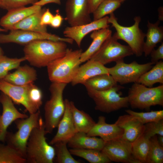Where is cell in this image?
<instances>
[{
  "mask_svg": "<svg viewBox=\"0 0 163 163\" xmlns=\"http://www.w3.org/2000/svg\"><path fill=\"white\" fill-rule=\"evenodd\" d=\"M51 3H54L58 5L61 4V0H40L34 5L42 6Z\"/></svg>",
  "mask_w": 163,
  "mask_h": 163,
  "instance_id": "cell-45",
  "label": "cell"
},
{
  "mask_svg": "<svg viewBox=\"0 0 163 163\" xmlns=\"http://www.w3.org/2000/svg\"><path fill=\"white\" fill-rule=\"evenodd\" d=\"M38 0H2L0 7L9 10L14 8L35 4Z\"/></svg>",
  "mask_w": 163,
  "mask_h": 163,
  "instance_id": "cell-39",
  "label": "cell"
},
{
  "mask_svg": "<svg viewBox=\"0 0 163 163\" xmlns=\"http://www.w3.org/2000/svg\"><path fill=\"white\" fill-rule=\"evenodd\" d=\"M123 88L119 85L103 91L87 89L88 94L94 102L95 109L100 111L109 113L129 105L127 96L122 97V93L118 92Z\"/></svg>",
  "mask_w": 163,
  "mask_h": 163,
  "instance_id": "cell-7",
  "label": "cell"
},
{
  "mask_svg": "<svg viewBox=\"0 0 163 163\" xmlns=\"http://www.w3.org/2000/svg\"><path fill=\"white\" fill-rule=\"evenodd\" d=\"M40 40L61 41L71 44L74 42L71 39L61 37L48 32L41 33L20 30H12L8 34H0V43H13L25 45L33 41Z\"/></svg>",
  "mask_w": 163,
  "mask_h": 163,
  "instance_id": "cell-11",
  "label": "cell"
},
{
  "mask_svg": "<svg viewBox=\"0 0 163 163\" xmlns=\"http://www.w3.org/2000/svg\"><path fill=\"white\" fill-rule=\"evenodd\" d=\"M112 34V30L109 28H103L92 32L90 37L92 40V41L88 48L85 52H82L80 57L81 63L89 60Z\"/></svg>",
  "mask_w": 163,
  "mask_h": 163,
  "instance_id": "cell-25",
  "label": "cell"
},
{
  "mask_svg": "<svg viewBox=\"0 0 163 163\" xmlns=\"http://www.w3.org/2000/svg\"><path fill=\"white\" fill-rule=\"evenodd\" d=\"M143 134L149 139L155 135L163 136V119L144 124Z\"/></svg>",
  "mask_w": 163,
  "mask_h": 163,
  "instance_id": "cell-38",
  "label": "cell"
},
{
  "mask_svg": "<svg viewBox=\"0 0 163 163\" xmlns=\"http://www.w3.org/2000/svg\"><path fill=\"white\" fill-rule=\"evenodd\" d=\"M46 9L42 8L14 25L10 30H20L41 33H47L46 26L40 24L42 15Z\"/></svg>",
  "mask_w": 163,
  "mask_h": 163,
  "instance_id": "cell-27",
  "label": "cell"
},
{
  "mask_svg": "<svg viewBox=\"0 0 163 163\" xmlns=\"http://www.w3.org/2000/svg\"><path fill=\"white\" fill-rule=\"evenodd\" d=\"M66 43L47 40L34 41L25 45L23 50L24 56L33 66H47L65 54L68 49Z\"/></svg>",
  "mask_w": 163,
  "mask_h": 163,
  "instance_id": "cell-1",
  "label": "cell"
},
{
  "mask_svg": "<svg viewBox=\"0 0 163 163\" xmlns=\"http://www.w3.org/2000/svg\"><path fill=\"white\" fill-rule=\"evenodd\" d=\"M30 96L32 103L39 109L42 104V94L41 90L34 84L30 89Z\"/></svg>",
  "mask_w": 163,
  "mask_h": 163,
  "instance_id": "cell-40",
  "label": "cell"
},
{
  "mask_svg": "<svg viewBox=\"0 0 163 163\" xmlns=\"http://www.w3.org/2000/svg\"><path fill=\"white\" fill-rule=\"evenodd\" d=\"M65 12V19L70 26L80 25L92 21L88 0H67Z\"/></svg>",
  "mask_w": 163,
  "mask_h": 163,
  "instance_id": "cell-14",
  "label": "cell"
},
{
  "mask_svg": "<svg viewBox=\"0 0 163 163\" xmlns=\"http://www.w3.org/2000/svg\"><path fill=\"white\" fill-rule=\"evenodd\" d=\"M72 155L82 158L91 163H109L111 162L101 151L93 149H71Z\"/></svg>",
  "mask_w": 163,
  "mask_h": 163,
  "instance_id": "cell-30",
  "label": "cell"
},
{
  "mask_svg": "<svg viewBox=\"0 0 163 163\" xmlns=\"http://www.w3.org/2000/svg\"><path fill=\"white\" fill-rule=\"evenodd\" d=\"M129 103L133 108L148 109L152 106H163V85L147 87L135 82L129 89Z\"/></svg>",
  "mask_w": 163,
  "mask_h": 163,
  "instance_id": "cell-6",
  "label": "cell"
},
{
  "mask_svg": "<svg viewBox=\"0 0 163 163\" xmlns=\"http://www.w3.org/2000/svg\"><path fill=\"white\" fill-rule=\"evenodd\" d=\"M158 139L159 143L162 146H163V136H159Z\"/></svg>",
  "mask_w": 163,
  "mask_h": 163,
  "instance_id": "cell-48",
  "label": "cell"
},
{
  "mask_svg": "<svg viewBox=\"0 0 163 163\" xmlns=\"http://www.w3.org/2000/svg\"><path fill=\"white\" fill-rule=\"evenodd\" d=\"M123 130L115 123L109 124L104 116L98 117L97 122L87 134L91 136H99L105 142L122 138Z\"/></svg>",
  "mask_w": 163,
  "mask_h": 163,
  "instance_id": "cell-19",
  "label": "cell"
},
{
  "mask_svg": "<svg viewBox=\"0 0 163 163\" xmlns=\"http://www.w3.org/2000/svg\"><path fill=\"white\" fill-rule=\"evenodd\" d=\"M116 0L119 1L122 3L126 0Z\"/></svg>",
  "mask_w": 163,
  "mask_h": 163,
  "instance_id": "cell-49",
  "label": "cell"
},
{
  "mask_svg": "<svg viewBox=\"0 0 163 163\" xmlns=\"http://www.w3.org/2000/svg\"><path fill=\"white\" fill-rule=\"evenodd\" d=\"M67 142L61 141L54 144V147L56 156V161L58 163H80L81 161L74 158L68 149Z\"/></svg>",
  "mask_w": 163,
  "mask_h": 163,
  "instance_id": "cell-35",
  "label": "cell"
},
{
  "mask_svg": "<svg viewBox=\"0 0 163 163\" xmlns=\"http://www.w3.org/2000/svg\"><path fill=\"white\" fill-rule=\"evenodd\" d=\"M151 62L155 64L160 60L163 59V42L156 49H154L151 52Z\"/></svg>",
  "mask_w": 163,
  "mask_h": 163,
  "instance_id": "cell-41",
  "label": "cell"
},
{
  "mask_svg": "<svg viewBox=\"0 0 163 163\" xmlns=\"http://www.w3.org/2000/svg\"><path fill=\"white\" fill-rule=\"evenodd\" d=\"M150 146L146 163H162L163 146L159 143L157 135L149 139Z\"/></svg>",
  "mask_w": 163,
  "mask_h": 163,
  "instance_id": "cell-33",
  "label": "cell"
},
{
  "mask_svg": "<svg viewBox=\"0 0 163 163\" xmlns=\"http://www.w3.org/2000/svg\"><path fill=\"white\" fill-rule=\"evenodd\" d=\"M105 74H109L107 67L98 62L89 59L80 66L71 83L73 86L78 84L83 85L93 77Z\"/></svg>",
  "mask_w": 163,
  "mask_h": 163,
  "instance_id": "cell-21",
  "label": "cell"
},
{
  "mask_svg": "<svg viewBox=\"0 0 163 163\" xmlns=\"http://www.w3.org/2000/svg\"><path fill=\"white\" fill-rule=\"evenodd\" d=\"M105 142L101 138L91 136L82 132H76L69 140L68 146L71 149H93L101 151Z\"/></svg>",
  "mask_w": 163,
  "mask_h": 163,
  "instance_id": "cell-22",
  "label": "cell"
},
{
  "mask_svg": "<svg viewBox=\"0 0 163 163\" xmlns=\"http://www.w3.org/2000/svg\"><path fill=\"white\" fill-rule=\"evenodd\" d=\"M26 158L15 149L7 144L0 143V163H25Z\"/></svg>",
  "mask_w": 163,
  "mask_h": 163,
  "instance_id": "cell-32",
  "label": "cell"
},
{
  "mask_svg": "<svg viewBox=\"0 0 163 163\" xmlns=\"http://www.w3.org/2000/svg\"><path fill=\"white\" fill-rule=\"evenodd\" d=\"M0 103L2 106V113L0 116V142H4L7 129L12 123L18 119L26 118L28 116L19 111L11 98L2 92L0 95Z\"/></svg>",
  "mask_w": 163,
  "mask_h": 163,
  "instance_id": "cell-15",
  "label": "cell"
},
{
  "mask_svg": "<svg viewBox=\"0 0 163 163\" xmlns=\"http://www.w3.org/2000/svg\"><path fill=\"white\" fill-rule=\"evenodd\" d=\"M114 123L123 129L122 138L131 143L144 133V125L128 114L119 116Z\"/></svg>",
  "mask_w": 163,
  "mask_h": 163,
  "instance_id": "cell-18",
  "label": "cell"
},
{
  "mask_svg": "<svg viewBox=\"0 0 163 163\" xmlns=\"http://www.w3.org/2000/svg\"><path fill=\"white\" fill-rule=\"evenodd\" d=\"M53 16L49 8L46 9L41 17V24L44 26L50 25Z\"/></svg>",
  "mask_w": 163,
  "mask_h": 163,
  "instance_id": "cell-42",
  "label": "cell"
},
{
  "mask_svg": "<svg viewBox=\"0 0 163 163\" xmlns=\"http://www.w3.org/2000/svg\"><path fill=\"white\" fill-rule=\"evenodd\" d=\"M109 17L105 16L98 20L83 25L66 27L63 31L66 38L75 41L79 47L84 38L88 34L103 28H109Z\"/></svg>",
  "mask_w": 163,
  "mask_h": 163,
  "instance_id": "cell-16",
  "label": "cell"
},
{
  "mask_svg": "<svg viewBox=\"0 0 163 163\" xmlns=\"http://www.w3.org/2000/svg\"><path fill=\"white\" fill-rule=\"evenodd\" d=\"M125 111L128 114L136 118L143 124L158 121L163 119V110L152 111L146 112H138L131 110H127Z\"/></svg>",
  "mask_w": 163,
  "mask_h": 163,
  "instance_id": "cell-36",
  "label": "cell"
},
{
  "mask_svg": "<svg viewBox=\"0 0 163 163\" xmlns=\"http://www.w3.org/2000/svg\"><path fill=\"white\" fill-rule=\"evenodd\" d=\"M33 84L32 82L24 85H17L0 79V91L9 97L15 104L23 105L30 114L36 112L39 109L30 98V91Z\"/></svg>",
  "mask_w": 163,
  "mask_h": 163,
  "instance_id": "cell-12",
  "label": "cell"
},
{
  "mask_svg": "<svg viewBox=\"0 0 163 163\" xmlns=\"http://www.w3.org/2000/svg\"><path fill=\"white\" fill-rule=\"evenodd\" d=\"M63 20V18L57 11L56 14L53 16L50 25L53 28H58L61 25Z\"/></svg>",
  "mask_w": 163,
  "mask_h": 163,
  "instance_id": "cell-43",
  "label": "cell"
},
{
  "mask_svg": "<svg viewBox=\"0 0 163 163\" xmlns=\"http://www.w3.org/2000/svg\"><path fill=\"white\" fill-rule=\"evenodd\" d=\"M116 62L114 66L107 68L108 73L117 83L122 85L136 82L140 77L154 64L151 62L139 64L136 61L127 64L124 62L123 59Z\"/></svg>",
  "mask_w": 163,
  "mask_h": 163,
  "instance_id": "cell-9",
  "label": "cell"
},
{
  "mask_svg": "<svg viewBox=\"0 0 163 163\" xmlns=\"http://www.w3.org/2000/svg\"><path fill=\"white\" fill-rule=\"evenodd\" d=\"M69 104L76 133L87 134L96 123L89 114L78 109L73 101H70Z\"/></svg>",
  "mask_w": 163,
  "mask_h": 163,
  "instance_id": "cell-26",
  "label": "cell"
},
{
  "mask_svg": "<svg viewBox=\"0 0 163 163\" xmlns=\"http://www.w3.org/2000/svg\"><path fill=\"white\" fill-rule=\"evenodd\" d=\"M117 83L109 74H102L93 77L83 84L87 89L103 91L117 85Z\"/></svg>",
  "mask_w": 163,
  "mask_h": 163,
  "instance_id": "cell-29",
  "label": "cell"
},
{
  "mask_svg": "<svg viewBox=\"0 0 163 163\" xmlns=\"http://www.w3.org/2000/svg\"><path fill=\"white\" fill-rule=\"evenodd\" d=\"M128 45H122L113 34L107 38L99 50L89 59L104 65L112 62H116L127 56L133 55Z\"/></svg>",
  "mask_w": 163,
  "mask_h": 163,
  "instance_id": "cell-10",
  "label": "cell"
},
{
  "mask_svg": "<svg viewBox=\"0 0 163 163\" xmlns=\"http://www.w3.org/2000/svg\"><path fill=\"white\" fill-rule=\"evenodd\" d=\"M121 3L116 0H104L92 13L93 20L101 19L113 13L121 6Z\"/></svg>",
  "mask_w": 163,
  "mask_h": 163,
  "instance_id": "cell-34",
  "label": "cell"
},
{
  "mask_svg": "<svg viewBox=\"0 0 163 163\" xmlns=\"http://www.w3.org/2000/svg\"><path fill=\"white\" fill-rule=\"evenodd\" d=\"M81 49L68 48L65 54L50 63L46 66L49 80L52 82L71 83L82 63Z\"/></svg>",
  "mask_w": 163,
  "mask_h": 163,
  "instance_id": "cell-3",
  "label": "cell"
},
{
  "mask_svg": "<svg viewBox=\"0 0 163 163\" xmlns=\"http://www.w3.org/2000/svg\"><path fill=\"white\" fill-rule=\"evenodd\" d=\"M132 143L120 138L105 142L101 151L111 161L138 163L133 157Z\"/></svg>",
  "mask_w": 163,
  "mask_h": 163,
  "instance_id": "cell-13",
  "label": "cell"
},
{
  "mask_svg": "<svg viewBox=\"0 0 163 163\" xmlns=\"http://www.w3.org/2000/svg\"><path fill=\"white\" fill-rule=\"evenodd\" d=\"M149 146V139L143 134L132 143V154L138 163H146Z\"/></svg>",
  "mask_w": 163,
  "mask_h": 163,
  "instance_id": "cell-31",
  "label": "cell"
},
{
  "mask_svg": "<svg viewBox=\"0 0 163 163\" xmlns=\"http://www.w3.org/2000/svg\"><path fill=\"white\" fill-rule=\"evenodd\" d=\"M160 23L159 20L154 23L148 21V29L145 34L146 39L143 47V53L146 57L150 54L157 44L162 42L163 40V27L159 26Z\"/></svg>",
  "mask_w": 163,
  "mask_h": 163,
  "instance_id": "cell-24",
  "label": "cell"
},
{
  "mask_svg": "<svg viewBox=\"0 0 163 163\" xmlns=\"http://www.w3.org/2000/svg\"><path fill=\"white\" fill-rule=\"evenodd\" d=\"M25 60L24 56L19 58H12L2 55L0 56V79H3L8 74V72L17 69L21 63Z\"/></svg>",
  "mask_w": 163,
  "mask_h": 163,
  "instance_id": "cell-37",
  "label": "cell"
},
{
  "mask_svg": "<svg viewBox=\"0 0 163 163\" xmlns=\"http://www.w3.org/2000/svg\"><path fill=\"white\" fill-rule=\"evenodd\" d=\"M37 75L34 68L27 65L19 66L14 72L8 74L3 79L11 84L24 85L33 82Z\"/></svg>",
  "mask_w": 163,
  "mask_h": 163,
  "instance_id": "cell-23",
  "label": "cell"
},
{
  "mask_svg": "<svg viewBox=\"0 0 163 163\" xmlns=\"http://www.w3.org/2000/svg\"><path fill=\"white\" fill-rule=\"evenodd\" d=\"M108 21L114 28L116 32L113 35L118 40L124 41L130 47L134 54L138 57L141 56L143 53V47L145 34L139 27L141 21L139 16H136L134 18V23L129 27H125L120 25L118 22L117 19L113 13L110 14Z\"/></svg>",
  "mask_w": 163,
  "mask_h": 163,
  "instance_id": "cell-5",
  "label": "cell"
},
{
  "mask_svg": "<svg viewBox=\"0 0 163 163\" xmlns=\"http://www.w3.org/2000/svg\"><path fill=\"white\" fill-rule=\"evenodd\" d=\"M44 121L40 117L37 126L32 130L26 149V162L53 163L55 156L54 147L46 141Z\"/></svg>",
  "mask_w": 163,
  "mask_h": 163,
  "instance_id": "cell-2",
  "label": "cell"
},
{
  "mask_svg": "<svg viewBox=\"0 0 163 163\" xmlns=\"http://www.w3.org/2000/svg\"><path fill=\"white\" fill-rule=\"evenodd\" d=\"M104 0H88L89 12L92 14L99 4Z\"/></svg>",
  "mask_w": 163,
  "mask_h": 163,
  "instance_id": "cell-44",
  "label": "cell"
},
{
  "mask_svg": "<svg viewBox=\"0 0 163 163\" xmlns=\"http://www.w3.org/2000/svg\"><path fill=\"white\" fill-rule=\"evenodd\" d=\"M158 19L160 21H163V8L162 6L158 8Z\"/></svg>",
  "mask_w": 163,
  "mask_h": 163,
  "instance_id": "cell-46",
  "label": "cell"
},
{
  "mask_svg": "<svg viewBox=\"0 0 163 163\" xmlns=\"http://www.w3.org/2000/svg\"><path fill=\"white\" fill-rule=\"evenodd\" d=\"M2 0H0V6Z\"/></svg>",
  "mask_w": 163,
  "mask_h": 163,
  "instance_id": "cell-50",
  "label": "cell"
},
{
  "mask_svg": "<svg viewBox=\"0 0 163 163\" xmlns=\"http://www.w3.org/2000/svg\"><path fill=\"white\" fill-rule=\"evenodd\" d=\"M137 83L148 87H152L157 83L163 84V62H158L150 70L142 75Z\"/></svg>",
  "mask_w": 163,
  "mask_h": 163,
  "instance_id": "cell-28",
  "label": "cell"
},
{
  "mask_svg": "<svg viewBox=\"0 0 163 163\" xmlns=\"http://www.w3.org/2000/svg\"><path fill=\"white\" fill-rule=\"evenodd\" d=\"M42 6L33 5L31 6L14 8L9 10L0 20V25L7 30H11L15 24L29 16L37 12Z\"/></svg>",
  "mask_w": 163,
  "mask_h": 163,
  "instance_id": "cell-20",
  "label": "cell"
},
{
  "mask_svg": "<svg viewBox=\"0 0 163 163\" xmlns=\"http://www.w3.org/2000/svg\"><path fill=\"white\" fill-rule=\"evenodd\" d=\"M67 84L52 82L50 87V99L46 102L44 107V123L47 134L52 133L57 127L63 115L65 103L63 93Z\"/></svg>",
  "mask_w": 163,
  "mask_h": 163,
  "instance_id": "cell-4",
  "label": "cell"
},
{
  "mask_svg": "<svg viewBox=\"0 0 163 163\" xmlns=\"http://www.w3.org/2000/svg\"><path fill=\"white\" fill-rule=\"evenodd\" d=\"M7 31V30L6 29L3 28H1L0 27V32H6ZM3 52L2 49L0 46V56L2 55H3Z\"/></svg>",
  "mask_w": 163,
  "mask_h": 163,
  "instance_id": "cell-47",
  "label": "cell"
},
{
  "mask_svg": "<svg viewBox=\"0 0 163 163\" xmlns=\"http://www.w3.org/2000/svg\"><path fill=\"white\" fill-rule=\"evenodd\" d=\"M65 110L63 115L57 126V132L50 142L52 145L61 141L69 140L76 133L70 107V101L67 99L64 100Z\"/></svg>",
  "mask_w": 163,
  "mask_h": 163,
  "instance_id": "cell-17",
  "label": "cell"
},
{
  "mask_svg": "<svg viewBox=\"0 0 163 163\" xmlns=\"http://www.w3.org/2000/svg\"><path fill=\"white\" fill-rule=\"evenodd\" d=\"M40 117V112L38 110L30 114L27 118L18 119L14 121L18 131L15 133H7L5 141L7 144L25 158L28 140L33 129L38 125Z\"/></svg>",
  "mask_w": 163,
  "mask_h": 163,
  "instance_id": "cell-8",
  "label": "cell"
}]
</instances>
